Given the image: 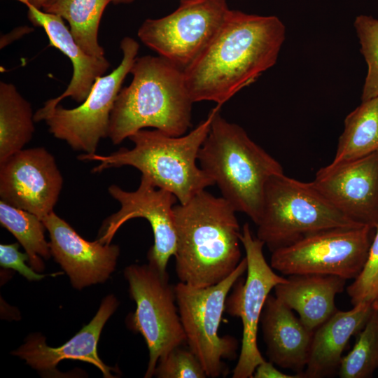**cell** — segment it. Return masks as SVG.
<instances>
[{
  "label": "cell",
  "instance_id": "6da1fadb",
  "mask_svg": "<svg viewBox=\"0 0 378 378\" xmlns=\"http://www.w3.org/2000/svg\"><path fill=\"white\" fill-rule=\"evenodd\" d=\"M285 36L276 16L229 10L214 37L183 69L192 101L222 106L275 64Z\"/></svg>",
  "mask_w": 378,
  "mask_h": 378
},
{
  "label": "cell",
  "instance_id": "7a4b0ae2",
  "mask_svg": "<svg viewBox=\"0 0 378 378\" xmlns=\"http://www.w3.org/2000/svg\"><path fill=\"white\" fill-rule=\"evenodd\" d=\"M173 211L179 281L201 288L230 275L241 260V231L232 205L204 190L186 204H176Z\"/></svg>",
  "mask_w": 378,
  "mask_h": 378
},
{
  "label": "cell",
  "instance_id": "3957f363",
  "mask_svg": "<svg viewBox=\"0 0 378 378\" xmlns=\"http://www.w3.org/2000/svg\"><path fill=\"white\" fill-rule=\"evenodd\" d=\"M130 84L121 88L111 113L108 137L118 145L126 138L154 127L179 136L191 125L192 104L183 69L162 57H136Z\"/></svg>",
  "mask_w": 378,
  "mask_h": 378
},
{
  "label": "cell",
  "instance_id": "277c9868",
  "mask_svg": "<svg viewBox=\"0 0 378 378\" xmlns=\"http://www.w3.org/2000/svg\"><path fill=\"white\" fill-rule=\"evenodd\" d=\"M217 105L193 130L186 134L173 136L158 130H141L129 137L132 148L102 155L82 153L80 161H95L99 164L92 173L123 166H130L141 172L155 187L167 190L186 204L207 187L215 184L197 164L200 150L207 136Z\"/></svg>",
  "mask_w": 378,
  "mask_h": 378
},
{
  "label": "cell",
  "instance_id": "5b68a950",
  "mask_svg": "<svg viewBox=\"0 0 378 378\" xmlns=\"http://www.w3.org/2000/svg\"><path fill=\"white\" fill-rule=\"evenodd\" d=\"M219 109L214 113L197 160L222 197L257 225L267 183L272 176L284 174L283 167L241 127L224 119Z\"/></svg>",
  "mask_w": 378,
  "mask_h": 378
},
{
  "label": "cell",
  "instance_id": "8992f818",
  "mask_svg": "<svg viewBox=\"0 0 378 378\" xmlns=\"http://www.w3.org/2000/svg\"><path fill=\"white\" fill-rule=\"evenodd\" d=\"M257 237L271 252L312 234L360 225L336 209L313 185L284 174L272 176L265 190Z\"/></svg>",
  "mask_w": 378,
  "mask_h": 378
},
{
  "label": "cell",
  "instance_id": "52a82bcc",
  "mask_svg": "<svg viewBox=\"0 0 378 378\" xmlns=\"http://www.w3.org/2000/svg\"><path fill=\"white\" fill-rule=\"evenodd\" d=\"M246 270L244 257L230 275L216 284L197 288L179 281L174 286L188 349L199 359L208 377L223 375L226 370L223 360L237 356V340L229 335L220 337L218 328L228 293Z\"/></svg>",
  "mask_w": 378,
  "mask_h": 378
},
{
  "label": "cell",
  "instance_id": "ba28073f",
  "mask_svg": "<svg viewBox=\"0 0 378 378\" xmlns=\"http://www.w3.org/2000/svg\"><path fill=\"white\" fill-rule=\"evenodd\" d=\"M136 309L127 318V326L140 333L146 343L149 360L145 378L154 374L158 360L186 342L181 321L174 286L149 264H132L124 270Z\"/></svg>",
  "mask_w": 378,
  "mask_h": 378
},
{
  "label": "cell",
  "instance_id": "9c48e42d",
  "mask_svg": "<svg viewBox=\"0 0 378 378\" xmlns=\"http://www.w3.org/2000/svg\"><path fill=\"white\" fill-rule=\"evenodd\" d=\"M376 228L322 230L272 252L271 267L282 274H318L355 279L366 261Z\"/></svg>",
  "mask_w": 378,
  "mask_h": 378
},
{
  "label": "cell",
  "instance_id": "30bf717a",
  "mask_svg": "<svg viewBox=\"0 0 378 378\" xmlns=\"http://www.w3.org/2000/svg\"><path fill=\"white\" fill-rule=\"evenodd\" d=\"M120 46L121 62L109 74L96 79L80 105L66 108L59 104L44 120L49 132L74 150L96 153L100 140L108 137L111 111L139 49L138 42L129 36L124 37Z\"/></svg>",
  "mask_w": 378,
  "mask_h": 378
},
{
  "label": "cell",
  "instance_id": "8fae6325",
  "mask_svg": "<svg viewBox=\"0 0 378 378\" xmlns=\"http://www.w3.org/2000/svg\"><path fill=\"white\" fill-rule=\"evenodd\" d=\"M247 261L246 278L237 281L227 295L225 312L241 318L243 327L239 359L233 372V378H251L256 367L265 360L258 349V325L265 301L274 287L286 281L278 275L267 262L265 244L253 234L248 223L244 224L240 235Z\"/></svg>",
  "mask_w": 378,
  "mask_h": 378
},
{
  "label": "cell",
  "instance_id": "7c38bea8",
  "mask_svg": "<svg viewBox=\"0 0 378 378\" xmlns=\"http://www.w3.org/2000/svg\"><path fill=\"white\" fill-rule=\"evenodd\" d=\"M229 10L226 0H181L172 13L146 20L137 34L160 56L184 69L214 37Z\"/></svg>",
  "mask_w": 378,
  "mask_h": 378
},
{
  "label": "cell",
  "instance_id": "4fadbf2b",
  "mask_svg": "<svg viewBox=\"0 0 378 378\" xmlns=\"http://www.w3.org/2000/svg\"><path fill=\"white\" fill-rule=\"evenodd\" d=\"M109 195L120 205V209L103 222L97 240L109 244L118 230L135 218L148 220L153 230L154 244L148 251V264L163 275L176 250V232L173 207L177 198L170 192L154 186L141 176L138 188L126 191L117 185L108 187Z\"/></svg>",
  "mask_w": 378,
  "mask_h": 378
},
{
  "label": "cell",
  "instance_id": "5bb4252c",
  "mask_svg": "<svg viewBox=\"0 0 378 378\" xmlns=\"http://www.w3.org/2000/svg\"><path fill=\"white\" fill-rule=\"evenodd\" d=\"M63 186L55 157L45 148L22 149L0 162L1 201L43 219Z\"/></svg>",
  "mask_w": 378,
  "mask_h": 378
},
{
  "label": "cell",
  "instance_id": "9a60e30c",
  "mask_svg": "<svg viewBox=\"0 0 378 378\" xmlns=\"http://www.w3.org/2000/svg\"><path fill=\"white\" fill-rule=\"evenodd\" d=\"M340 212L362 226H378V150L321 167L312 181Z\"/></svg>",
  "mask_w": 378,
  "mask_h": 378
},
{
  "label": "cell",
  "instance_id": "2e32d148",
  "mask_svg": "<svg viewBox=\"0 0 378 378\" xmlns=\"http://www.w3.org/2000/svg\"><path fill=\"white\" fill-rule=\"evenodd\" d=\"M50 235L51 255L69 277L74 288L104 283L115 270L120 247L89 241L54 211L42 219Z\"/></svg>",
  "mask_w": 378,
  "mask_h": 378
},
{
  "label": "cell",
  "instance_id": "e0dca14e",
  "mask_svg": "<svg viewBox=\"0 0 378 378\" xmlns=\"http://www.w3.org/2000/svg\"><path fill=\"white\" fill-rule=\"evenodd\" d=\"M119 302L113 295L104 298L90 322L83 327L69 341L58 347L46 344L43 335L29 336L26 342L12 352L25 360L32 368L42 372H53L62 360H78L97 367L104 377H114L111 372H119L114 368L107 366L99 357L97 344L102 330L111 316L118 308Z\"/></svg>",
  "mask_w": 378,
  "mask_h": 378
},
{
  "label": "cell",
  "instance_id": "ac0fdd59",
  "mask_svg": "<svg viewBox=\"0 0 378 378\" xmlns=\"http://www.w3.org/2000/svg\"><path fill=\"white\" fill-rule=\"evenodd\" d=\"M28 18L34 26L42 27L46 33L50 46L66 55L73 65V75L66 90L59 96L47 100L43 107L34 113V121L44 120L59 102L70 97L82 103L89 95L96 79L102 76L110 67L108 59L86 54L65 25L64 19L57 15L46 13L27 3Z\"/></svg>",
  "mask_w": 378,
  "mask_h": 378
},
{
  "label": "cell",
  "instance_id": "d6986e66",
  "mask_svg": "<svg viewBox=\"0 0 378 378\" xmlns=\"http://www.w3.org/2000/svg\"><path fill=\"white\" fill-rule=\"evenodd\" d=\"M260 323L269 360L303 377L314 331L308 329L291 309L271 295L265 301Z\"/></svg>",
  "mask_w": 378,
  "mask_h": 378
},
{
  "label": "cell",
  "instance_id": "ffe728a7",
  "mask_svg": "<svg viewBox=\"0 0 378 378\" xmlns=\"http://www.w3.org/2000/svg\"><path fill=\"white\" fill-rule=\"evenodd\" d=\"M372 304L361 302L348 311L337 310L314 332L309 360L303 377L321 378L339 369L342 354L350 337L369 319Z\"/></svg>",
  "mask_w": 378,
  "mask_h": 378
},
{
  "label": "cell",
  "instance_id": "44dd1931",
  "mask_svg": "<svg viewBox=\"0 0 378 378\" xmlns=\"http://www.w3.org/2000/svg\"><path fill=\"white\" fill-rule=\"evenodd\" d=\"M346 279L335 275H289L274 287L276 298L295 311L303 324L314 331L337 309L335 296L343 291Z\"/></svg>",
  "mask_w": 378,
  "mask_h": 378
},
{
  "label": "cell",
  "instance_id": "7402d4cb",
  "mask_svg": "<svg viewBox=\"0 0 378 378\" xmlns=\"http://www.w3.org/2000/svg\"><path fill=\"white\" fill-rule=\"evenodd\" d=\"M31 104L9 83L0 82V162L23 149L35 128Z\"/></svg>",
  "mask_w": 378,
  "mask_h": 378
},
{
  "label": "cell",
  "instance_id": "603a6c76",
  "mask_svg": "<svg viewBox=\"0 0 378 378\" xmlns=\"http://www.w3.org/2000/svg\"><path fill=\"white\" fill-rule=\"evenodd\" d=\"M111 2L113 0H48L42 10L66 20L75 41L86 54L104 57L98 32L104 11Z\"/></svg>",
  "mask_w": 378,
  "mask_h": 378
},
{
  "label": "cell",
  "instance_id": "cb8c5ba5",
  "mask_svg": "<svg viewBox=\"0 0 378 378\" xmlns=\"http://www.w3.org/2000/svg\"><path fill=\"white\" fill-rule=\"evenodd\" d=\"M378 150V96L363 101L344 119L332 164L356 160Z\"/></svg>",
  "mask_w": 378,
  "mask_h": 378
},
{
  "label": "cell",
  "instance_id": "d4e9b609",
  "mask_svg": "<svg viewBox=\"0 0 378 378\" xmlns=\"http://www.w3.org/2000/svg\"><path fill=\"white\" fill-rule=\"evenodd\" d=\"M0 223L17 239L29 255V263L37 272L44 270L41 258L49 259L50 243L46 240V227L37 216L0 201Z\"/></svg>",
  "mask_w": 378,
  "mask_h": 378
},
{
  "label": "cell",
  "instance_id": "484cf974",
  "mask_svg": "<svg viewBox=\"0 0 378 378\" xmlns=\"http://www.w3.org/2000/svg\"><path fill=\"white\" fill-rule=\"evenodd\" d=\"M377 368L378 312L373 309L354 347L342 357L338 374L341 378H368Z\"/></svg>",
  "mask_w": 378,
  "mask_h": 378
},
{
  "label": "cell",
  "instance_id": "4316f807",
  "mask_svg": "<svg viewBox=\"0 0 378 378\" xmlns=\"http://www.w3.org/2000/svg\"><path fill=\"white\" fill-rule=\"evenodd\" d=\"M354 27L368 65L361 94L363 102L378 96V20L360 15L354 21Z\"/></svg>",
  "mask_w": 378,
  "mask_h": 378
},
{
  "label": "cell",
  "instance_id": "83f0119b",
  "mask_svg": "<svg viewBox=\"0 0 378 378\" xmlns=\"http://www.w3.org/2000/svg\"><path fill=\"white\" fill-rule=\"evenodd\" d=\"M346 292L353 305L371 303L378 297V226L373 237L366 261Z\"/></svg>",
  "mask_w": 378,
  "mask_h": 378
},
{
  "label": "cell",
  "instance_id": "f1b7e54d",
  "mask_svg": "<svg viewBox=\"0 0 378 378\" xmlns=\"http://www.w3.org/2000/svg\"><path fill=\"white\" fill-rule=\"evenodd\" d=\"M153 376L158 378H206L205 370L188 349L177 346L158 362Z\"/></svg>",
  "mask_w": 378,
  "mask_h": 378
},
{
  "label": "cell",
  "instance_id": "f546056e",
  "mask_svg": "<svg viewBox=\"0 0 378 378\" xmlns=\"http://www.w3.org/2000/svg\"><path fill=\"white\" fill-rule=\"evenodd\" d=\"M18 243L0 244V265L4 268L17 271L29 281H40L46 275L37 273L25 261L29 260L28 254L19 251Z\"/></svg>",
  "mask_w": 378,
  "mask_h": 378
},
{
  "label": "cell",
  "instance_id": "4dcf8cb0",
  "mask_svg": "<svg viewBox=\"0 0 378 378\" xmlns=\"http://www.w3.org/2000/svg\"><path fill=\"white\" fill-rule=\"evenodd\" d=\"M254 378H302V375L296 374H288L276 369L271 361L265 360L260 363L253 374Z\"/></svg>",
  "mask_w": 378,
  "mask_h": 378
},
{
  "label": "cell",
  "instance_id": "1f68e13d",
  "mask_svg": "<svg viewBox=\"0 0 378 378\" xmlns=\"http://www.w3.org/2000/svg\"><path fill=\"white\" fill-rule=\"evenodd\" d=\"M34 30L33 28L27 26H21L15 28L9 34H7L1 38L0 47L4 48L8 44L10 43L13 41H15L21 38L24 34H27Z\"/></svg>",
  "mask_w": 378,
  "mask_h": 378
},
{
  "label": "cell",
  "instance_id": "d6a6232c",
  "mask_svg": "<svg viewBox=\"0 0 378 378\" xmlns=\"http://www.w3.org/2000/svg\"><path fill=\"white\" fill-rule=\"evenodd\" d=\"M28 3L36 7L37 8L41 9L42 7L48 0H27Z\"/></svg>",
  "mask_w": 378,
  "mask_h": 378
},
{
  "label": "cell",
  "instance_id": "836d02e7",
  "mask_svg": "<svg viewBox=\"0 0 378 378\" xmlns=\"http://www.w3.org/2000/svg\"><path fill=\"white\" fill-rule=\"evenodd\" d=\"M135 0H113L114 4H130L133 2Z\"/></svg>",
  "mask_w": 378,
  "mask_h": 378
},
{
  "label": "cell",
  "instance_id": "e575fe53",
  "mask_svg": "<svg viewBox=\"0 0 378 378\" xmlns=\"http://www.w3.org/2000/svg\"><path fill=\"white\" fill-rule=\"evenodd\" d=\"M372 308L378 312V297L372 302Z\"/></svg>",
  "mask_w": 378,
  "mask_h": 378
},
{
  "label": "cell",
  "instance_id": "d590c367",
  "mask_svg": "<svg viewBox=\"0 0 378 378\" xmlns=\"http://www.w3.org/2000/svg\"><path fill=\"white\" fill-rule=\"evenodd\" d=\"M16 1H20V3L24 4V5H26V4L28 3V1H27V0H16Z\"/></svg>",
  "mask_w": 378,
  "mask_h": 378
}]
</instances>
